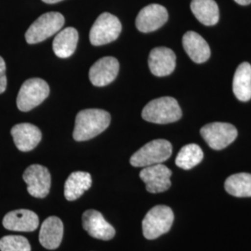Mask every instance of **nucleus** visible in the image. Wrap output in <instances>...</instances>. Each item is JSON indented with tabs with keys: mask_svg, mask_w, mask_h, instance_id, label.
Wrapping results in <instances>:
<instances>
[{
	"mask_svg": "<svg viewBox=\"0 0 251 251\" xmlns=\"http://www.w3.org/2000/svg\"><path fill=\"white\" fill-rule=\"evenodd\" d=\"M110 122L111 116L104 110H82L75 117L73 137L76 142L89 141L103 132L110 125Z\"/></svg>",
	"mask_w": 251,
	"mask_h": 251,
	"instance_id": "f257e3e1",
	"label": "nucleus"
},
{
	"mask_svg": "<svg viewBox=\"0 0 251 251\" xmlns=\"http://www.w3.org/2000/svg\"><path fill=\"white\" fill-rule=\"evenodd\" d=\"M182 116L181 109L172 97H161L148 102L142 112L144 120L154 124H169L176 122Z\"/></svg>",
	"mask_w": 251,
	"mask_h": 251,
	"instance_id": "f03ea898",
	"label": "nucleus"
},
{
	"mask_svg": "<svg viewBox=\"0 0 251 251\" xmlns=\"http://www.w3.org/2000/svg\"><path fill=\"white\" fill-rule=\"evenodd\" d=\"M174 213L170 206L158 205L151 208L143 221V233L146 239H156L171 230Z\"/></svg>",
	"mask_w": 251,
	"mask_h": 251,
	"instance_id": "7ed1b4c3",
	"label": "nucleus"
},
{
	"mask_svg": "<svg viewBox=\"0 0 251 251\" xmlns=\"http://www.w3.org/2000/svg\"><path fill=\"white\" fill-rule=\"evenodd\" d=\"M172 145L167 140L158 139L144 145L130 157V164L137 168H145L162 164L171 156Z\"/></svg>",
	"mask_w": 251,
	"mask_h": 251,
	"instance_id": "20e7f679",
	"label": "nucleus"
},
{
	"mask_svg": "<svg viewBox=\"0 0 251 251\" xmlns=\"http://www.w3.org/2000/svg\"><path fill=\"white\" fill-rule=\"evenodd\" d=\"M64 17L60 12H48L36 19L25 33L28 44H36L60 32L64 25Z\"/></svg>",
	"mask_w": 251,
	"mask_h": 251,
	"instance_id": "39448f33",
	"label": "nucleus"
},
{
	"mask_svg": "<svg viewBox=\"0 0 251 251\" xmlns=\"http://www.w3.org/2000/svg\"><path fill=\"white\" fill-rule=\"evenodd\" d=\"M50 94V87L41 78H30L25 81L19 91L17 107L22 112H28L42 103Z\"/></svg>",
	"mask_w": 251,
	"mask_h": 251,
	"instance_id": "423d86ee",
	"label": "nucleus"
},
{
	"mask_svg": "<svg viewBox=\"0 0 251 251\" xmlns=\"http://www.w3.org/2000/svg\"><path fill=\"white\" fill-rule=\"evenodd\" d=\"M122 30L120 21L115 15L104 12L100 14L90 32V43L93 46H102L117 39Z\"/></svg>",
	"mask_w": 251,
	"mask_h": 251,
	"instance_id": "0eeeda50",
	"label": "nucleus"
},
{
	"mask_svg": "<svg viewBox=\"0 0 251 251\" xmlns=\"http://www.w3.org/2000/svg\"><path fill=\"white\" fill-rule=\"evenodd\" d=\"M200 134L208 146L214 150L225 149L237 137V129L234 126L224 122H214L204 126Z\"/></svg>",
	"mask_w": 251,
	"mask_h": 251,
	"instance_id": "6e6552de",
	"label": "nucleus"
},
{
	"mask_svg": "<svg viewBox=\"0 0 251 251\" xmlns=\"http://www.w3.org/2000/svg\"><path fill=\"white\" fill-rule=\"evenodd\" d=\"M28 193L36 198H44L49 195L51 178L49 170L41 165H31L23 175Z\"/></svg>",
	"mask_w": 251,
	"mask_h": 251,
	"instance_id": "1a4fd4ad",
	"label": "nucleus"
},
{
	"mask_svg": "<svg viewBox=\"0 0 251 251\" xmlns=\"http://www.w3.org/2000/svg\"><path fill=\"white\" fill-rule=\"evenodd\" d=\"M172 172L163 164L145 167L140 172V178L143 179L146 190L149 193H163L171 188V177Z\"/></svg>",
	"mask_w": 251,
	"mask_h": 251,
	"instance_id": "9d476101",
	"label": "nucleus"
},
{
	"mask_svg": "<svg viewBox=\"0 0 251 251\" xmlns=\"http://www.w3.org/2000/svg\"><path fill=\"white\" fill-rule=\"evenodd\" d=\"M169 19L168 10L159 4H151L142 9L136 18V27L140 32L150 33L163 26Z\"/></svg>",
	"mask_w": 251,
	"mask_h": 251,
	"instance_id": "9b49d317",
	"label": "nucleus"
},
{
	"mask_svg": "<svg viewBox=\"0 0 251 251\" xmlns=\"http://www.w3.org/2000/svg\"><path fill=\"white\" fill-rule=\"evenodd\" d=\"M83 228L90 236L100 240H111L115 234V228L105 221L102 214L94 209L84 212L82 217Z\"/></svg>",
	"mask_w": 251,
	"mask_h": 251,
	"instance_id": "f8f14e48",
	"label": "nucleus"
},
{
	"mask_svg": "<svg viewBox=\"0 0 251 251\" xmlns=\"http://www.w3.org/2000/svg\"><path fill=\"white\" fill-rule=\"evenodd\" d=\"M119 71V63L114 57H103L90 69V80L96 87H104L116 79Z\"/></svg>",
	"mask_w": 251,
	"mask_h": 251,
	"instance_id": "ddd939ff",
	"label": "nucleus"
},
{
	"mask_svg": "<svg viewBox=\"0 0 251 251\" xmlns=\"http://www.w3.org/2000/svg\"><path fill=\"white\" fill-rule=\"evenodd\" d=\"M150 71L155 76H167L176 67V55L169 48L158 47L152 49L149 55Z\"/></svg>",
	"mask_w": 251,
	"mask_h": 251,
	"instance_id": "4468645a",
	"label": "nucleus"
},
{
	"mask_svg": "<svg viewBox=\"0 0 251 251\" xmlns=\"http://www.w3.org/2000/svg\"><path fill=\"white\" fill-rule=\"evenodd\" d=\"M3 226L16 232H33L39 225L38 216L28 209H18L10 211L4 217Z\"/></svg>",
	"mask_w": 251,
	"mask_h": 251,
	"instance_id": "2eb2a0df",
	"label": "nucleus"
},
{
	"mask_svg": "<svg viewBox=\"0 0 251 251\" xmlns=\"http://www.w3.org/2000/svg\"><path fill=\"white\" fill-rule=\"evenodd\" d=\"M10 133L12 135L16 147L22 152L32 151L42 139L40 129L36 126L29 123H22L14 126L11 128Z\"/></svg>",
	"mask_w": 251,
	"mask_h": 251,
	"instance_id": "dca6fc26",
	"label": "nucleus"
},
{
	"mask_svg": "<svg viewBox=\"0 0 251 251\" xmlns=\"http://www.w3.org/2000/svg\"><path fill=\"white\" fill-rule=\"evenodd\" d=\"M63 236V222L55 216L46 219L39 233L40 244L48 250H56L61 245Z\"/></svg>",
	"mask_w": 251,
	"mask_h": 251,
	"instance_id": "f3484780",
	"label": "nucleus"
},
{
	"mask_svg": "<svg viewBox=\"0 0 251 251\" xmlns=\"http://www.w3.org/2000/svg\"><path fill=\"white\" fill-rule=\"evenodd\" d=\"M182 45L190 59L195 63H203L210 57V49L206 40L198 33L189 31L182 37Z\"/></svg>",
	"mask_w": 251,
	"mask_h": 251,
	"instance_id": "a211bd4d",
	"label": "nucleus"
},
{
	"mask_svg": "<svg viewBox=\"0 0 251 251\" xmlns=\"http://www.w3.org/2000/svg\"><path fill=\"white\" fill-rule=\"evenodd\" d=\"M78 42V32L73 27L64 28L58 32L53 40L54 53L59 58H68L75 51Z\"/></svg>",
	"mask_w": 251,
	"mask_h": 251,
	"instance_id": "6ab92c4d",
	"label": "nucleus"
},
{
	"mask_svg": "<svg viewBox=\"0 0 251 251\" xmlns=\"http://www.w3.org/2000/svg\"><path fill=\"white\" fill-rule=\"evenodd\" d=\"M92 185L90 173L75 171L70 174L64 185V197L68 201H74L80 198Z\"/></svg>",
	"mask_w": 251,
	"mask_h": 251,
	"instance_id": "aec40b11",
	"label": "nucleus"
},
{
	"mask_svg": "<svg viewBox=\"0 0 251 251\" xmlns=\"http://www.w3.org/2000/svg\"><path fill=\"white\" fill-rule=\"evenodd\" d=\"M233 90L235 97L241 101H248L251 99V65L249 63H242L234 73Z\"/></svg>",
	"mask_w": 251,
	"mask_h": 251,
	"instance_id": "412c9836",
	"label": "nucleus"
},
{
	"mask_svg": "<svg viewBox=\"0 0 251 251\" xmlns=\"http://www.w3.org/2000/svg\"><path fill=\"white\" fill-rule=\"evenodd\" d=\"M191 9L196 18L204 25H215L219 22L220 11L214 0H192Z\"/></svg>",
	"mask_w": 251,
	"mask_h": 251,
	"instance_id": "4be33fe9",
	"label": "nucleus"
},
{
	"mask_svg": "<svg viewBox=\"0 0 251 251\" xmlns=\"http://www.w3.org/2000/svg\"><path fill=\"white\" fill-rule=\"evenodd\" d=\"M226 192L236 198H251V174L237 173L225 180Z\"/></svg>",
	"mask_w": 251,
	"mask_h": 251,
	"instance_id": "5701e85b",
	"label": "nucleus"
},
{
	"mask_svg": "<svg viewBox=\"0 0 251 251\" xmlns=\"http://www.w3.org/2000/svg\"><path fill=\"white\" fill-rule=\"evenodd\" d=\"M204 158V152L198 144H190L183 146L176 157V165L185 171L198 166Z\"/></svg>",
	"mask_w": 251,
	"mask_h": 251,
	"instance_id": "b1692460",
	"label": "nucleus"
},
{
	"mask_svg": "<svg viewBox=\"0 0 251 251\" xmlns=\"http://www.w3.org/2000/svg\"><path fill=\"white\" fill-rule=\"evenodd\" d=\"M1 251H31V246L22 235H6L0 239Z\"/></svg>",
	"mask_w": 251,
	"mask_h": 251,
	"instance_id": "393cba45",
	"label": "nucleus"
},
{
	"mask_svg": "<svg viewBox=\"0 0 251 251\" xmlns=\"http://www.w3.org/2000/svg\"><path fill=\"white\" fill-rule=\"evenodd\" d=\"M7 89V77H6V63L2 57H0V94Z\"/></svg>",
	"mask_w": 251,
	"mask_h": 251,
	"instance_id": "a878e982",
	"label": "nucleus"
},
{
	"mask_svg": "<svg viewBox=\"0 0 251 251\" xmlns=\"http://www.w3.org/2000/svg\"><path fill=\"white\" fill-rule=\"evenodd\" d=\"M237 4L242 5V6H247L249 4H251V0H234Z\"/></svg>",
	"mask_w": 251,
	"mask_h": 251,
	"instance_id": "bb28decb",
	"label": "nucleus"
},
{
	"mask_svg": "<svg viewBox=\"0 0 251 251\" xmlns=\"http://www.w3.org/2000/svg\"><path fill=\"white\" fill-rule=\"evenodd\" d=\"M43 2H45L47 4H55V3H58V2H61L63 0H42Z\"/></svg>",
	"mask_w": 251,
	"mask_h": 251,
	"instance_id": "cd10ccee",
	"label": "nucleus"
}]
</instances>
